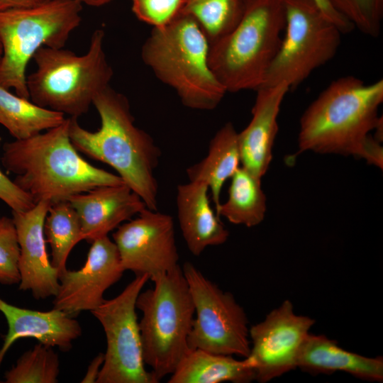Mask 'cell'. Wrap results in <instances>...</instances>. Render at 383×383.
<instances>
[{
	"instance_id": "obj_1",
	"label": "cell",
	"mask_w": 383,
	"mask_h": 383,
	"mask_svg": "<svg viewBox=\"0 0 383 383\" xmlns=\"http://www.w3.org/2000/svg\"><path fill=\"white\" fill-rule=\"evenodd\" d=\"M382 79L367 84L345 76L332 82L301 118L299 152L353 155L382 169V147L370 133L382 124Z\"/></svg>"
},
{
	"instance_id": "obj_2",
	"label": "cell",
	"mask_w": 383,
	"mask_h": 383,
	"mask_svg": "<svg viewBox=\"0 0 383 383\" xmlns=\"http://www.w3.org/2000/svg\"><path fill=\"white\" fill-rule=\"evenodd\" d=\"M92 105L101 120L96 131L82 127L70 118L69 135L78 152L113 168L118 175L144 201L157 210L158 183L155 170L161 150L152 138L137 127L129 101L110 86L99 92Z\"/></svg>"
},
{
	"instance_id": "obj_3",
	"label": "cell",
	"mask_w": 383,
	"mask_h": 383,
	"mask_svg": "<svg viewBox=\"0 0 383 383\" xmlns=\"http://www.w3.org/2000/svg\"><path fill=\"white\" fill-rule=\"evenodd\" d=\"M69 118L33 137L5 143L1 158L13 182L37 202L67 200L94 188L123 184L118 176L79 155L69 135Z\"/></svg>"
},
{
	"instance_id": "obj_4",
	"label": "cell",
	"mask_w": 383,
	"mask_h": 383,
	"mask_svg": "<svg viewBox=\"0 0 383 383\" xmlns=\"http://www.w3.org/2000/svg\"><path fill=\"white\" fill-rule=\"evenodd\" d=\"M210 42L193 18L184 13L169 24L152 28L142 45L143 62L174 90L184 106L214 109L227 93L211 70Z\"/></svg>"
},
{
	"instance_id": "obj_5",
	"label": "cell",
	"mask_w": 383,
	"mask_h": 383,
	"mask_svg": "<svg viewBox=\"0 0 383 383\" xmlns=\"http://www.w3.org/2000/svg\"><path fill=\"white\" fill-rule=\"evenodd\" d=\"M285 24L282 0H244L238 23L210 43V67L227 92L256 91L262 86Z\"/></svg>"
},
{
	"instance_id": "obj_6",
	"label": "cell",
	"mask_w": 383,
	"mask_h": 383,
	"mask_svg": "<svg viewBox=\"0 0 383 383\" xmlns=\"http://www.w3.org/2000/svg\"><path fill=\"white\" fill-rule=\"evenodd\" d=\"M104 38V30H94L88 50L81 55L65 47L40 48L33 57L36 68L26 78L29 99L70 118L87 113L113 76Z\"/></svg>"
},
{
	"instance_id": "obj_7",
	"label": "cell",
	"mask_w": 383,
	"mask_h": 383,
	"mask_svg": "<svg viewBox=\"0 0 383 383\" xmlns=\"http://www.w3.org/2000/svg\"><path fill=\"white\" fill-rule=\"evenodd\" d=\"M152 281L153 287L141 291L135 305L143 314L138 324L144 362L160 381L190 350L188 338L195 312L179 265Z\"/></svg>"
},
{
	"instance_id": "obj_8",
	"label": "cell",
	"mask_w": 383,
	"mask_h": 383,
	"mask_svg": "<svg viewBox=\"0 0 383 383\" xmlns=\"http://www.w3.org/2000/svg\"><path fill=\"white\" fill-rule=\"evenodd\" d=\"M78 0H50L28 7L0 10V85L29 99L28 62L43 47L64 48L82 21Z\"/></svg>"
},
{
	"instance_id": "obj_9",
	"label": "cell",
	"mask_w": 383,
	"mask_h": 383,
	"mask_svg": "<svg viewBox=\"0 0 383 383\" xmlns=\"http://www.w3.org/2000/svg\"><path fill=\"white\" fill-rule=\"evenodd\" d=\"M284 33L262 87L296 88L336 54L341 31L313 0H282Z\"/></svg>"
},
{
	"instance_id": "obj_10",
	"label": "cell",
	"mask_w": 383,
	"mask_h": 383,
	"mask_svg": "<svg viewBox=\"0 0 383 383\" xmlns=\"http://www.w3.org/2000/svg\"><path fill=\"white\" fill-rule=\"evenodd\" d=\"M194 306L190 350L245 358L250 349L248 321L232 294L223 292L192 263L182 267Z\"/></svg>"
},
{
	"instance_id": "obj_11",
	"label": "cell",
	"mask_w": 383,
	"mask_h": 383,
	"mask_svg": "<svg viewBox=\"0 0 383 383\" xmlns=\"http://www.w3.org/2000/svg\"><path fill=\"white\" fill-rule=\"evenodd\" d=\"M138 275L116 297L91 311L102 326L106 339L104 361L96 383H157L148 371L143 355L136 299L149 280Z\"/></svg>"
},
{
	"instance_id": "obj_12",
	"label": "cell",
	"mask_w": 383,
	"mask_h": 383,
	"mask_svg": "<svg viewBox=\"0 0 383 383\" xmlns=\"http://www.w3.org/2000/svg\"><path fill=\"white\" fill-rule=\"evenodd\" d=\"M315 321L294 312L286 300L249 328L250 349L245 359L255 380L264 383L296 368L300 349Z\"/></svg>"
},
{
	"instance_id": "obj_13",
	"label": "cell",
	"mask_w": 383,
	"mask_h": 383,
	"mask_svg": "<svg viewBox=\"0 0 383 383\" xmlns=\"http://www.w3.org/2000/svg\"><path fill=\"white\" fill-rule=\"evenodd\" d=\"M125 271L152 280L179 265L172 217L144 209L134 219L121 224L112 235Z\"/></svg>"
},
{
	"instance_id": "obj_14",
	"label": "cell",
	"mask_w": 383,
	"mask_h": 383,
	"mask_svg": "<svg viewBox=\"0 0 383 383\" xmlns=\"http://www.w3.org/2000/svg\"><path fill=\"white\" fill-rule=\"evenodd\" d=\"M124 272L115 243L108 235L94 240L84 265L59 275L53 308L71 317L84 311H92L102 304L105 292Z\"/></svg>"
},
{
	"instance_id": "obj_15",
	"label": "cell",
	"mask_w": 383,
	"mask_h": 383,
	"mask_svg": "<svg viewBox=\"0 0 383 383\" xmlns=\"http://www.w3.org/2000/svg\"><path fill=\"white\" fill-rule=\"evenodd\" d=\"M51 204L41 200L26 211H12L20 248L18 289L30 291L36 299L55 296L59 287L58 272L49 259L44 235V222Z\"/></svg>"
},
{
	"instance_id": "obj_16",
	"label": "cell",
	"mask_w": 383,
	"mask_h": 383,
	"mask_svg": "<svg viewBox=\"0 0 383 383\" xmlns=\"http://www.w3.org/2000/svg\"><path fill=\"white\" fill-rule=\"evenodd\" d=\"M77 212L84 240L91 243L147 208L126 184L101 186L67 199Z\"/></svg>"
},
{
	"instance_id": "obj_17",
	"label": "cell",
	"mask_w": 383,
	"mask_h": 383,
	"mask_svg": "<svg viewBox=\"0 0 383 383\" xmlns=\"http://www.w3.org/2000/svg\"><path fill=\"white\" fill-rule=\"evenodd\" d=\"M256 91L252 118L238 136L241 166L262 179L272 158V148L278 131V115L289 89L286 84H279L262 87Z\"/></svg>"
},
{
	"instance_id": "obj_18",
	"label": "cell",
	"mask_w": 383,
	"mask_h": 383,
	"mask_svg": "<svg viewBox=\"0 0 383 383\" xmlns=\"http://www.w3.org/2000/svg\"><path fill=\"white\" fill-rule=\"evenodd\" d=\"M0 311L8 324L0 348V367L8 350L20 338H33L45 345L67 352L73 341L82 335V327L74 317L54 308L35 311L10 304L0 298Z\"/></svg>"
},
{
	"instance_id": "obj_19",
	"label": "cell",
	"mask_w": 383,
	"mask_h": 383,
	"mask_svg": "<svg viewBox=\"0 0 383 383\" xmlns=\"http://www.w3.org/2000/svg\"><path fill=\"white\" fill-rule=\"evenodd\" d=\"M208 185L189 181L177 189V218L183 238L194 256H199L209 246L223 244L228 231L211 206Z\"/></svg>"
},
{
	"instance_id": "obj_20",
	"label": "cell",
	"mask_w": 383,
	"mask_h": 383,
	"mask_svg": "<svg viewBox=\"0 0 383 383\" xmlns=\"http://www.w3.org/2000/svg\"><path fill=\"white\" fill-rule=\"evenodd\" d=\"M296 367L311 373L341 371L365 380L383 379L382 357H368L348 351L323 335L309 333L300 349Z\"/></svg>"
},
{
	"instance_id": "obj_21",
	"label": "cell",
	"mask_w": 383,
	"mask_h": 383,
	"mask_svg": "<svg viewBox=\"0 0 383 383\" xmlns=\"http://www.w3.org/2000/svg\"><path fill=\"white\" fill-rule=\"evenodd\" d=\"M238 133L232 123H226L211 140L206 156L186 170L189 181L203 182L208 185L215 211L221 204L225 182L240 167Z\"/></svg>"
},
{
	"instance_id": "obj_22",
	"label": "cell",
	"mask_w": 383,
	"mask_h": 383,
	"mask_svg": "<svg viewBox=\"0 0 383 383\" xmlns=\"http://www.w3.org/2000/svg\"><path fill=\"white\" fill-rule=\"evenodd\" d=\"M255 373L248 360L232 355L215 354L201 349L190 350L170 374L169 383H248Z\"/></svg>"
},
{
	"instance_id": "obj_23",
	"label": "cell",
	"mask_w": 383,
	"mask_h": 383,
	"mask_svg": "<svg viewBox=\"0 0 383 383\" xmlns=\"http://www.w3.org/2000/svg\"><path fill=\"white\" fill-rule=\"evenodd\" d=\"M261 179L240 166L231 178L228 199L220 204L215 211L216 215L246 227L260 224L267 211Z\"/></svg>"
},
{
	"instance_id": "obj_24",
	"label": "cell",
	"mask_w": 383,
	"mask_h": 383,
	"mask_svg": "<svg viewBox=\"0 0 383 383\" xmlns=\"http://www.w3.org/2000/svg\"><path fill=\"white\" fill-rule=\"evenodd\" d=\"M66 119L61 113L34 104L0 85V124L15 140H23L60 126Z\"/></svg>"
},
{
	"instance_id": "obj_25",
	"label": "cell",
	"mask_w": 383,
	"mask_h": 383,
	"mask_svg": "<svg viewBox=\"0 0 383 383\" xmlns=\"http://www.w3.org/2000/svg\"><path fill=\"white\" fill-rule=\"evenodd\" d=\"M45 242L51 249L50 262L58 272H65L73 248L84 240L79 216L67 200L52 202L44 222Z\"/></svg>"
},
{
	"instance_id": "obj_26",
	"label": "cell",
	"mask_w": 383,
	"mask_h": 383,
	"mask_svg": "<svg viewBox=\"0 0 383 383\" xmlns=\"http://www.w3.org/2000/svg\"><path fill=\"white\" fill-rule=\"evenodd\" d=\"M243 8L244 0H184L182 13L194 19L211 43L235 27Z\"/></svg>"
},
{
	"instance_id": "obj_27",
	"label": "cell",
	"mask_w": 383,
	"mask_h": 383,
	"mask_svg": "<svg viewBox=\"0 0 383 383\" xmlns=\"http://www.w3.org/2000/svg\"><path fill=\"white\" fill-rule=\"evenodd\" d=\"M59 373L57 354L52 347L38 343L18 359L4 378L6 383H56Z\"/></svg>"
},
{
	"instance_id": "obj_28",
	"label": "cell",
	"mask_w": 383,
	"mask_h": 383,
	"mask_svg": "<svg viewBox=\"0 0 383 383\" xmlns=\"http://www.w3.org/2000/svg\"><path fill=\"white\" fill-rule=\"evenodd\" d=\"M334 8L364 34L376 38L381 32L383 0H331Z\"/></svg>"
},
{
	"instance_id": "obj_29",
	"label": "cell",
	"mask_w": 383,
	"mask_h": 383,
	"mask_svg": "<svg viewBox=\"0 0 383 383\" xmlns=\"http://www.w3.org/2000/svg\"><path fill=\"white\" fill-rule=\"evenodd\" d=\"M20 248L12 218L0 217V284H19Z\"/></svg>"
},
{
	"instance_id": "obj_30",
	"label": "cell",
	"mask_w": 383,
	"mask_h": 383,
	"mask_svg": "<svg viewBox=\"0 0 383 383\" xmlns=\"http://www.w3.org/2000/svg\"><path fill=\"white\" fill-rule=\"evenodd\" d=\"M132 11L141 21L152 28L163 27L182 12L184 0H131Z\"/></svg>"
},
{
	"instance_id": "obj_31",
	"label": "cell",
	"mask_w": 383,
	"mask_h": 383,
	"mask_svg": "<svg viewBox=\"0 0 383 383\" xmlns=\"http://www.w3.org/2000/svg\"><path fill=\"white\" fill-rule=\"evenodd\" d=\"M0 199L7 204L12 211L23 212L33 208L36 203L33 199L0 170Z\"/></svg>"
},
{
	"instance_id": "obj_32",
	"label": "cell",
	"mask_w": 383,
	"mask_h": 383,
	"mask_svg": "<svg viewBox=\"0 0 383 383\" xmlns=\"http://www.w3.org/2000/svg\"><path fill=\"white\" fill-rule=\"evenodd\" d=\"M321 9L323 14L333 22L343 34L354 29V26L333 6L331 0H313Z\"/></svg>"
},
{
	"instance_id": "obj_33",
	"label": "cell",
	"mask_w": 383,
	"mask_h": 383,
	"mask_svg": "<svg viewBox=\"0 0 383 383\" xmlns=\"http://www.w3.org/2000/svg\"><path fill=\"white\" fill-rule=\"evenodd\" d=\"M104 361V353H100L90 362L87 372L82 378V383L96 382L99 374Z\"/></svg>"
},
{
	"instance_id": "obj_34",
	"label": "cell",
	"mask_w": 383,
	"mask_h": 383,
	"mask_svg": "<svg viewBox=\"0 0 383 383\" xmlns=\"http://www.w3.org/2000/svg\"><path fill=\"white\" fill-rule=\"evenodd\" d=\"M48 1L50 0H0V10L32 6Z\"/></svg>"
},
{
	"instance_id": "obj_35",
	"label": "cell",
	"mask_w": 383,
	"mask_h": 383,
	"mask_svg": "<svg viewBox=\"0 0 383 383\" xmlns=\"http://www.w3.org/2000/svg\"><path fill=\"white\" fill-rule=\"evenodd\" d=\"M82 5L99 7L106 5L113 0H78Z\"/></svg>"
},
{
	"instance_id": "obj_36",
	"label": "cell",
	"mask_w": 383,
	"mask_h": 383,
	"mask_svg": "<svg viewBox=\"0 0 383 383\" xmlns=\"http://www.w3.org/2000/svg\"><path fill=\"white\" fill-rule=\"evenodd\" d=\"M1 57H2V46L0 43V61H1Z\"/></svg>"
},
{
	"instance_id": "obj_37",
	"label": "cell",
	"mask_w": 383,
	"mask_h": 383,
	"mask_svg": "<svg viewBox=\"0 0 383 383\" xmlns=\"http://www.w3.org/2000/svg\"></svg>"
}]
</instances>
